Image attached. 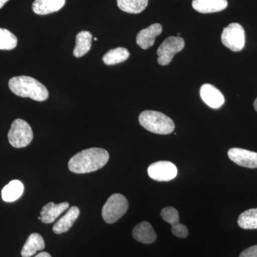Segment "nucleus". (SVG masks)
<instances>
[{
    "label": "nucleus",
    "mask_w": 257,
    "mask_h": 257,
    "mask_svg": "<svg viewBox=\"0 0 257 257\" xmlns=\"http://www.w3.org/2000/svg\"><path fill=\"white\" fill-rule=\"evenodd\" d=\"M109 155L104 149L89 148L76 154L68 163L69 170L75 174H86L100 170L109 161Z\"/></svg>",
    "instance_id": "obj_1"
},
{
    "label": "nucleus",
    "mask_w": 257,
    "mask_h": 257,
    "mask_svg": "<svg viewBox=\"0 0 257 257\" xmlns=\"http://www.w3.org/2000/svg\"><path fill=\"white\" fill-rule=\"evenodd\" d=\"M9 87L16 95L31 98L35 101H45L49 96V92L45 86L28 76H18L10 79Z\"/></svg>",
    "instance_id": "obj_2"
},
{
    "label": "nucleus",
    "mask_w": 257,
    "mask_h": 257,
    "mask_svg": "<svg viewBox=\"0 0 257 257\" xmlns=\"http://www.w3.org/2000/svg\"><path fill=\"white\" fill-rule=\"evenodd\" d=\"M139 121L149 132L158 135H169L175 128L172 119L160 111H144L139 116Z\"/></svg>",
    "instance_id": "obj_3"
},
{
    "label": "nucleus",
    "mask_w": 257,
    "mask_h": 257,
    "mask_svg": "<svg viewBox=\"0 0 257 257\" xmlns=\"http://www.w3.org/2000/svg\"><path fill=\"white\" fill-rule=\"evenodd\" d=\"M128 203L122 194H114L107 199L102 208L101 215L107 224H113L119 220L126 212Z\"/></svg>",
    "instance_id": "obj_4"
},
{
    "label": "nucleus",
    "mask_w": 257,
    "mask_h": 257,
    "mask_svg": "<svg viewBox=\"0 0 257 257\" xmlns=\"http://www.w3.org/2000/svg\"><path fill=\"white\" fill-rule=\"evenodd\" d=\"M33 140V132L27 121L17 119L13 121L8 133V140L15 148H23L28 146Z\"/></svg>",
    "instance_id": "obj_5"
},
{
    "label": "nucleus",
    "mask_w": 257,
    "mask_h": 257,
    "mask_svg": "<svg viewBox=\"0 0 257 257\" xmlns=\"http://www.w3.org/2000/svg\"><path fill=\"white\" fill-rule=\"evenodd\" d=\"M221 42L233 52H239L245 46V31L240 24L231 23L223 30Z\"/></svg>",
    "instance_id": "obj_6"
},
{
    "label": "nucleus",
    "mask_w": 257,
    "mask_h": 257,
    "mask_svg": "<svg viewBox=\"0 0 257 257\" xmlns=\"http://www.w3.org/2000/svg\"><path fill=\"white\" fill-rule=\"evenodd\" d=\"M184 45V39L181 37H170L166 39L157 50L158 63L162 66L168 65L175 54L183 50Z\"/></svg>",
    "instance_id": "obj_7"
},
{
    "label": "nucleus",
    "mask_w": 257,
    "mask_h": 257,
    "mask_svg": "<svg viewBox=\"0 0 257 257\" xmlns=\"http://www.w3.org/2000/svg\"><path fill=\"white\" fill-rule=\"evenodd\" d=\"M148 175L157 182H169L175 178L178 173L175 164L168 161H160L149 166Z\"/></svg>",
    "instance_id": "obj_8"
},
{
    "label": "nucleus",
    "mask_w": 257,
    "mask_h": 257,
    "mask_svg": "<svg viewBox=\"0 0 257 257\" xmlns=\"http://www.w3.org/2000/svg\"><path fill=\"white\" fill-rule=\"evenodd\" d=\"M228 157L236 165L246 168H257V152L241 148H231Z\"/></svg>",
    "instance_id": "obj_9"
},
{
    "label": "nucleus",
    "mask_w": 257,
    "mask_h": 257,
    "mask_svg": "<svg viewBox=\"0 0 257 257\" xmlns=\"http://www.w3.org/2000/svg\"><path fill=\"white\" fill-rule=\"evenodd\" d=\"M200 96L203 101L212 109H219L224 104L222 93L212 84H203L200 88Z\"/></svg>",
    "instance_id": "obj_10"
},
{
    "label": "nucleus",
    "mask_w": 257,
    "mask_h": 257,
    "mask_svg": "<svg viewBox=\"0 0 257 257\" xmlns=\"http://www.w3.org/2000/svg\"><path fill=\"white\" fill-rule=\"evenodd\" d=\"M162 32V27L160 24H153L139 32L137 35V44L143 50H147L153 46L155 39Z\"/></svg>",
    "instance_id": "obj_11"
},
{
    "label": "nucleus",
    "mask_w": 257,
    "mask_h": 257,
    "mask_svg": "<svg viewBox=\"0 0 257 257\" xmlns=\"http://www.w3.org/2000/svg\"><path fill=\"white\" fill-rule=\"evenodd\" d=\"M69 207L68 202H62L60 204H55L50 202L42 208L40 216L38 217L42 222L45 224H51L54 222Z\"/></svg>",
    "instance_id": "obj_12"
},
{
    "label": "nucleus",
    "mask_w": 257,
    "mask_h": 257,
    "mask_svg": "<svg viewBox=\"0 0 257 257\" xmlns=\"http://www.w3.org/2000/svg\"><path fill=\"white\" fill-rule=\"evenodd\" d=\"M227 0H193L192 7L203 14L218 13L227 8Z\"/></svg>",
    "instance_id": "obj_13"
},
{
    "label": "nucleus",
    "mask_w": 257,
    "mask_h": 257,
    "mask_svg": "<svg viewBox=\"0 0 257 257\" xmlns=\"http://www.w3.org/2000/svg\"><path fill=\"white\" fill-rule=\"evenodd\" d=\"M79 214L80 211L78 207L74 206L69 208L68 211L54 225V232L57 234L67 232L73 226L74 223L79 217Z\"/></svg>",
    "instance_id": "obj_14"
},
{
    "label": "nucleus",
    "mask_w": 257,
    "mask_h": 257,
    "mask_svg": "<svg viewBox=\"0 0 257 257\" xmlns=\"http://www.w3.org/2000/svg\"><path fill=\"white\" fill-rule=\"evenodd\" d=\"M133 236L139 242L152 243L157 239V234L153 227L147 221H143L133 229Z\"/></svg>",
    "instance_id": "obj_15"
},
{
    "label": "nucleus",
    "mask_w": 257,
    "mask_h": 257,
    "mask_svg": "<svg viewBox=\"0 0 257 257\" xmlns=\"http://www.w3.org/2000/svg\"><path fill=\"white\" fill-rule=\"evenodd\" d=\"M65 3L66 0H35L32 10L37 15H49L62 9Z\"/></svg>",
    "instance_id": "obj_16"
},
{
    "label": "nucleus",
    "mask_w": 257,
    "mask_h": 257,
    "mask_svg": "<svg viewBox=\"0 0 257 257\" xmlns=\"http://www.w3.org/2000/svg\"><path fill=\"white\" fill-rule=\"evenodd\" d=\"M45 247V243L41 235L37 233L30 234L21 251L23 257H31L38 251L43 250Z\"/></svg>",
    "instance_id": "obj_17"
},
{
    "label": "nucleus",
    "mask_w": 257,
    "mask_h": 257,
    "mask_svg": "<svg viewBox=\"0 0 257 257\" xmlns=\"http://www.w3.org/2000/svg\"><path fill=\"white\" fill-rule=\"evenodd\" d=\"M92 35L88 31H82L76 37V45L73 55L76 57H82L90 50L92 47Z\"/></svg>",
    "instance_id": "obj_18"
},
{
    "label": "nucleus",
    "mask_w": 257,
    "mask_h": 257,
    "mask_svg": "<svg viewBox=\"0 0 257 257\" xmlns=\"http://www.w3.org/2000/svg\"><path fill=\"white\" fill-rule=\"evenodd\" d=\"M24 192V185L20 181L13 180L5 186L2 191V197L7 202L18 200Z\"/></svg>",
    "instance_id": "obj_19"
},
{
    "label": "nucleus",
    "mask_w": 257,
    "mask_h": 257,
    "mask_svg": "<svg viewBox=\"0 0 257 257\" xmlns=\"http://www.w3.org/2000/svg\"><path fill=\"white\" fill-rule=\"evenodd\" d=\"M118 8L130 14H140L148 5V0H116Z\"/></svg>",
    "instance_id": "obj_20"
},
{
    "label": "nucleus",
    "mask_w": 257,
    "mask_h": 257,
    "mask_svg": "<svg viewBox=\"0 0 257 257\" xmlns=\"http://www.w3.org/2000/svg\"><path fill=\"white\" fill-rule=\"evenodd\" d=\"M130 57V52L124 47H116L108 51L103 57L102 60L106 65H114L124 62Z\"/></svg>",
    "instance_id": "obj_21"
},
{
    "label": "nucleus",
    "mask_w": 257,
    "mask_h": 257,
    "mask_svg": "<svg viewBox=\"0 0 257 257\" xmlns=\"http://www.w3.org/2000/svg\"><path fill=\"white\" fill-rule=\"evenodd\" d=\"M238 225L243 229H257V208L243 211L238 218Z\"/></svg>",
    "instance_id": "obj_22"
},
{
    "label": "nucleus",
    "mask_w": 257,
    "mask_h": 257,
    "mask_svg": "<svg viewBox=\"0 0 257 257\" xmlns=\"http://www.w3.org/2000/svg\"><path fill=\"white\" fill-rule=\"evenodd\" d=\"M18 45V38L6 29L0 28V50H11Z\"/></svg>",
    "instance_id": "obj_23"
},
{
    "label": "nucleus",
    "mask_w": 257,
    "mask_h": 257,
    "mask_svg": "<svg viewBox=\"0 0 257 257\" xmlns=\"http://www.w3.org/2000/svg\"><path fill=\"white\" fill-rule=\"evenodd\" d=\"M161 216L166 222L169 223L172 226L179 223V212L175 207H167L164 208L161 211Z\"/></svg>",
    "instance_id": "obj_24"
},
{
    "label": "nucleus",
    "mask_w": 257,
    "mask_h": 257,
    "mask_svg": "<svg viewBox=\"0 0 257 257\" xmlns=\"http://www.w3.org/2000/svg\"><path fill=\"white\" fill-rule=\"evenodd\" d=\"M172 232L175 236L179 238H186L189 234L187 226L181 223L172 226Z\"/></svg>",
    "instance_id": "obj_25"
},
{
    "label": "nucleus",
    "mask_w": 257,
    "mask_h": 257,
    "mask_svg": "<svg viewBox=\"0 0 257 257\" xmlns=\"http://www.w3.org/2000/svg\"><path fill=\"white\" fill-rule=\"evenodd\" d=\"M239 257H257V245L250 246L240 253Z\"/></svg>",
    "instance_id": "obj_26"
},
{
    "label": "nucleus",
    "mask_w": 257,
    "mask_h": 257,
    "mask_svg": "<svg viewBox=\"0 0 257 257\" xmlns=\"http://www.w3.org/2000/svg\"><path fill=\"white\" fill-rule=\"evenodd\" d=\"M34 257H52V256H51L50 253L43 251V252L39 253L38 254Z\"/></svg>",
    "instance_id": "obj_27"
},
{
    "label": "nucleus",
    "mask_w": 257,
    "mask_h": 257,
    "mask_svg": "<svg viewBox=\"0 0 257 257\" xmlns=\"http://www.w3.org/2000/svg\"><path fill=\"white\" fill-rule=\"evenodd\" d=\"M8 1H9V0H0V9L3 8V6H4Z\"/></svg>",
    "instance_id": "obj_28"
},
{
    "label": "nucleus",
    "mask_w": 257,
    "mask_h": 257,
    "mask_svg": "<svg viewBox=\"0 0 257 257\" xmlns=\"http://www.w3.org/2000/svg\"><path fill=\"white\" fill-rule=\"evenodd\" d=\"M253 106H254L255 110L257 111V98L255 99L254 102H253Z\"/></svg>",
    "instance_id": "obj_29"
}]
</instances>
